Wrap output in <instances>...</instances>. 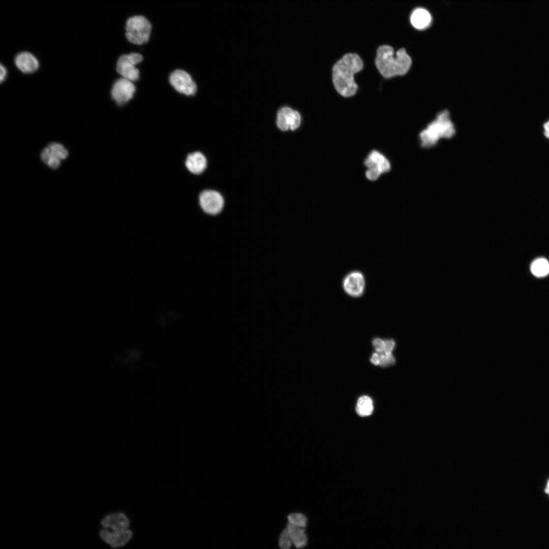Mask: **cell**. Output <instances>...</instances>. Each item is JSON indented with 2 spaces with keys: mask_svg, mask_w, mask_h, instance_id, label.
<instances>
[{
  "mask_svg": "<svg viewBox=\"0 0 549 549\" xmlns=\"http://www.w3.org/2000/svg\"><path fill=\"white\" fill-rule=\"evenodd\" d=\"M363 67V62L356 53H348L343 56L333 66L332 81L336 91L344 97L353 96L357 92L358 85L354 75Z\"/></svg>",
  "mask_w": 549,
  "mask_h": 549,
  "instance_id": "6da1fadb",
  "label": "cell"
},
{
  "mask_svg": "<svg viewBox=\"0 0 549 549\" xmlns=\"http://www.w3.org/2000/svg\"><path fill=\"white\" fill-rule=\"evenodd\" d=\"M375 63L380 74L385 78H390L406 74L410 68L412 60L404 48L394 52L391 46L383 45L377 49Z\"/></svg>",
  "mask_w": 549,
  "mask_h": 549,
  "instance_id": "7a4b0ae2",
  "label": "cell"
},
{
  "mask_svg": "<svg viewBox=\"0 0 549 549\" xmlns=\"http://www.w3.org/2000/svg\"><path fill=\"white\" fill-rule=\"evenodd\" d=\"M455 132L448 111H442L420 133L421 145L424 147H431L441 138H451Z\"/></svg>",
  "mask_w": 549,
  "mask_h": 549,
  "instance_id": "3957f363",
  "label": "cell"
},
{
  "mask_svg": "<svg viewBox=\"0 0 549 549\" xmlns=\"http://www.w3.org/2000/svg\"><path fill=\"white\" fill-rule=\"evenodd\" d=\"M152 25L150 21L142 15L129 17L125 24V36L132 44L142 45L149 40Z\"/></svg>",
  "mask_w": 549,
  "mask_h": 549,
  "instance_id": "277c9868",
  "label": "cell"
},
{
  "mask_svg": "<svg viewBox=\"0 0 549 549\" xmlns=\"http://www.w3.org/2000/svg\"><path fill=\"white\" fill-rule=\"evenodd\" d=\"M143 59L142 55L137 52L121 55L116 64V71L122 77L135 81L138 79L139 72L136 65Z\"/></svg>",
  "mask_w": 549,
  "mask_h": 549,
  "instance_id": "5b68a950",
  "label": "cell"
},
{
  "mask_svg": "<svg viewBox=\"0 0 549 549\" xmlns=\"http://www.w3.org/2000/svg\"><path fill=\"white\" fill-rule=\"evenodd\" d=\"M342 287L351 297L361 296L365 288V279L363 273L359 270H353L347 273L343 279Z\"/></svg>",
  "mask_w": 549,
  "mask_h": 549,
  "instance_id": "8992f818",
  "label": "cell"
},
{
  "mask_svg": "<svg viewBox=\"0 0 549 549\" xmlns=\"http://www.w3.org/2000/svg\"><path fill=\"white\" fill-rule=\"evenodd\" d=\"M169 82L176 90L187 96L194 95L197 90L196 84L191 75L182 70L178 69L172 72Z\"/></svg>",
  "mask_w": 549,
  "mask_h": 549,
  "instance_id": "52a82bcc",
  "label": "cell"
},
{
  "mask_svg": "<svg viewBox=\"0 0 549 549\" xmlns=\"http://www.w3.org/2000/svg\"><path fill=\"white\" fill-rule=\"evenodd\" d=\"M199 203L201 208L209 215H216L222 209L224 199L222 196L214 190H204L199 195Z\"/></svg>",
  "mask_w": 549,
  "mask_h": 549,
  "instance_id": "ba28073f",
  "label": "cell"
},
{
  "mask_svg": "<svg viewBox=\"0 0 549 549\" xmlns=\"http://www.w3.org/2000/svg\"><path fill=\"white\" fill-rule=\"evenodd\" d=\"M135 89L133 81L122 77L114 82L111 97L117 104L121 105L133 98Z\"/></svg>",
  "mask_w": 549,
  "mask_h": 549,
  "instance_id": "9c48e42d",
  "label": "cell"
},
{
  "mask_svg": "<svg viewBox=\"0 0 549 549\" xmlns=\"http://www.w3.org/2000/svg\"><path fill=\"white\" fill-rule=\"evenodd\" d=\"M301 124L299 113L289 107H283L278 112L277 125L282 131L295 130Z\"/></svg>",
  "mask_w": 549,
  "mask_h": 549,
  "instance_id": "30bf717a",
  "label": "cell"
},
{
  "mask_svg": "<svg viewBox=\"0 0 549 549\" xmlns=\"http://www.w3.org/2000/svg\"><path fill=\"white\" fill-rule=\"evenodd\" d=\"M101 524L103 528L110 529V532L114 533L119 532L128 529L130 526V522L129 518L125 514L122 512H117L106 515L101 521Z\"/></svg>",
  "mask_w": 549,
  "mask_h": 549,
  "instance_id": "8fae6325",
  "label": "cell"
},
{
  "mask_svg": "<svg viewBox=\"0 0 549 549\" xmlns=\"http://www.w3.org/2000/svg\"><path fill=\"white\" fill-rule=\"evenodd\" d=\"M101 538L113 548H118L125 545L131 539L132 532L129 529L114 533L106 529H102L99 532Z\"/></svg>",
  "mask_w": 549,
  "mask_h": 549,
  "instance_id": "7c38bea8",
  "label": "cell"
},
{
  "mask_svg": "<svg viewBox=\"0 0 549 549\" xmlns=\"http://www.w3.org/2000/svg\"><path fill=\"white\" fill-rule=\"evenodd\" d=\"M14 62L17 68L24 73H34L39 66L38 59L28 52H22L17 54Z\"/></svg>",
  "mask_w": 549,
  "mask_h": 549,
  "instance_id": "4fadbf2b",
  "label": "cell"
},
{
  "mask_svg": "<svg viewBox=\"0 0 549 549\" xmlns=\"http://www.w3.org/2000/svg\"><path fill=\"white\" fill-rule=\"evenodd\" d=\"M185 166L191 173L194 174H200L206 168L207 160L201 152L195 151L187 156L185 161Z\"/></svg>",
  "mask_w": 549,
  "mask_h": 549,
  "instance_id": "5bb4252c",
  "label": "cell"
},
{
  "mask_svg": "<svg viewBox=\"0 0 549 549\" xmlns=\"http://www.w3.org/2000/svg\"><path fill=\"white\" fill-rule=\"evenodd\" d=\"M364 163L368 168H378L381 174L386 173L390 169L389 161L383 155L377 150H372L365 159Z\"/></svg>",
  "mask_w": 549,
  "mask_h": 549,
  "instance_id": "9a60e30c",
  "label": "cell"
},
{
  "mask_svg": "<svg viewBox=\"0 0 549 549\" xmlns=\"http://www.w3.org/2000/svg\"><path fill=\"white\" fill-rule=\"evenodd\" d=\"M432 17L430 13L424 8H416L411 14V23L416 29H423L427 28L430 25Z\"/></svg>",
  "mask_w": 549,
  "mask_h": 549,
  "instance_id": "2e32d148",
  "label": "cell"
},
{
  "mask_svg": "<svg viewBox=\"0 0 549 549\" xmlns=\"http://www.w3.org/2000/svg\"><path fill=\"white\" fill-rule=\"evenodd\" d=\"M286 529L292 541L296 548L304 547L307 543L308 538L304 528L296 526L290 523L287 524Z\"/></svg>",
  "mask_w": 549,
  "mask_h": 549,
  "instance_id": "e0dca14e",
  "label": "cell"
},
{
  "mask_svg": "<svg viewBox=\"0 0 549 549\" xmlns=\"http://www.w3.org/2000/svg\"><path fill=\"white\" fill-rule=\"evenodd\" d=\"M372 344L376 352L379 353H392L396 345L393 339H382L380 338H374Z\"/></svg>",
  "mask_w": 549,
  "mask_h": 549,
  "instance_id": "ac0fdd59",
  "label": "cell"
},
{
  "mask_svg": "<svg viewBox=\"0 0 549 549\" xmlns=\"http://www.w3.org/2000/svg\"><path fill=\"white\" fill-rule=\"evenodd\" d=\"M374 407L372 399L368 396L363 395L358 399L356 411L357 414L362 417L371 415Z\"/></svg>",
  "mask_w": 549,
  "mask_h": 549,
  "instance_id": "d6986e66",
  "label": "cell"
},
{
  "mask_svg": "<svg viewBox=\"0 0 549 549\" xmlns=\"http://www.w3.org/2000/svg\"><path fill=\"white\" fill-rule=\"evenodd\" d=\"M41 157L43 162L52 169L57 168L60 164V159L48 146L43 150Z\"/></svg>",
  "mask_w": 549,
  "mask_h": 549,
  "instance_id": "ffe728a7",
  "label": "cell"
},
{
  "mask_svg": "<svg viewBox=\"0 0 549 549\" xmlns=\"http://www.w3.org/2000/svg\"><path fill=\"white\" fill-rule=\"evenodd\" d=\"M531 269L535 276L543 277L549 272V263L546 259L540 258L533 262Z\"/></svg>",
  "mask_w": 549,
  "mask_h": 549,
  "instance_id": "44dd1931",
  "label": "cell"
},
{
  "mask_svg": "<svg viewBox=\"0 0 549 549\" xmlns=\"http://www.w3.org/2000/svg\"><path fill=\"white\" fill-rule=\"evenodd\" d=\"M288 523L300 527L305 528L307 524V518L303 514L300 513H293L290 514L288 517Z\"/></svg>",
  "mask_w": 549,
  "mask_h": 549,
  "instance_id": "7402d4cb",
  "label": "cell"
},
{
  "mask_svg": "<svg viewBox=\"0 0 549 549\" xmlns=\"http://www.w3.org/2000/svg\"><path fill=\"white\" fill-rule=\"evenodd\" d=\"M378 353V352H377ZM379 365L382 367L391 366L395 363V358L392 353H379Z\"/></svg>",
  "mask_w": 549,
  "mask_h": 549,
  "instance_id": "603a6c76",
  "label": "cell"
},
{
  "mask_svg": "<svg viewBox=\"0 0 549 549\" xmlns=\"http://www.w3.org/2000/svg\"><path fill=\"white\" fill-rule=\"evenodd\" d=\"M48 147L54 152L60 160L66 159L68 155L67 150L60 143L52 142L49 144Z\"/></svg>",
  "mask_w": 549,
  "mask_h": 549,
  "instance_id": "cb8c5ba5",
  "label": "cell"
},
{
  "mask_svg": "<svg viewBox=\"0 0 549 549\" xmlns=\"http://www.w3.org/2000/svg\"><path fill=\"white\" fill-rule=\"evenodd\" d=\"M292 544V541L286 528L280 534L279 539V546L283 549H288L291 547Z\"/></svg>",
  "mask_w": 549,
  "mask_h": 549,
  "instance_id": "d4e9b609",
  "label": "cell"
},
{
  "mask_svg": "<svg viewBox=\"0 0 549 549\" xmlns=\"http://www.w3.org/2000/svg\"><path fill=\"white\" fill-rule=\"evenodd\" d=\"M381 174L379 170L375 167L368 168L365 173L367 178L372 181L377 179Z\"/></svg>",
  "mask_w": 549,
  "mask_h": 549,
  "instance_id": "484cf974",
  "label": "cell"
},
{
  "mask_svg": "<svg viewBox=\"0 0 549 549\" xmlns=\"http://www.w3.org/2000/svg\"><path fill=\"white\" fill-rule=\"evenodd\" d=\"M0 69H1V70H1L0 80H1V82H2L5 79V78H6V77L7 76V70H6V68L2 64L1 65Z\"/></svg>",
  "mask_w": 549,
  "mask_h": 549,
  "instance_id": "4316f807",
  "label": "cell"
},
{
  "mask_svg": "<svg viewBox=\"0 0 549 549\" xmlns=\"http://www.w3.org/2000/svg\"><path fill=\"white\" fill-rule=\"evenodd\" d=\"M543 127L545 136L549 139V120L544 124Z\"/></svg>",
  "mask_w": 549,
  "mask_h": 549,
  "instance_id": "83f0119b",
  "label": "cell"
},
{
  "mask_svg": "<svg viewBox=\"0 0 549 549\" xmlns=\"http://www.w3.org/2000/svg\"><path fill=\"white\" fill-rule=\"evenodd\" d=\"M545 493L549 495V479L547 481V484L545 489Z\"/></svg>",
  "mask_w": 549,
  "mask_h": 549,
  "instance_id": "f1b7e54d",
  "label": "cell"
}]
</instances>
